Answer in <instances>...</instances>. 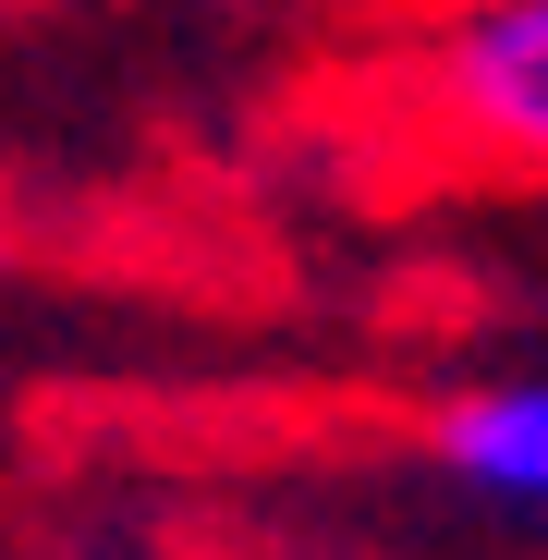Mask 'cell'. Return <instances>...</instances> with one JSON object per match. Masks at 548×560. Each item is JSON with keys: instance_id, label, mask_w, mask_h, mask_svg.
Instances as JSON below:
<instances>
[{"instance_id": "6da1fadb", "label": "cell", "mask_w": 548, "mask_h": 560, "mask_svg": "<svg viewBox=\"0 0 548 560\" xmlns=\"http://www.w3.org/2000/svg\"><path fill=\"white\" fill-rule=\"evenodd\" d=\"M415 98L476 171H548V0H464L415 61Z\"/></svg>"}, {"instance_id": "7a4b0ae2", "label": "cell", "mask_w": 548, "mask_h": 560, "mask_svg": "<svg viewBox=\"0 0 548 560\" xmlns=\"http://www.w3.org/2000/svg\"><path fill=\"white\" fill-rule=\"evenodd\" d=\"M439 476L451 488H476L500 512H548V378H476V390H451L439 427Z\"/></svg>"}]
</instances>
